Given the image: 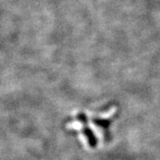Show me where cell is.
Segmentation results:
<instances>
[{"instance_id":"1","label":"cell","mask_w":160,"mask_h":160,"mask_svg":"<svg viewBox=\"0 0 160 160\" xmlns=\"http://www.w3.org/2000/svg\"><path fill=\"white\" fill-rule=\"evenodd\" d=\"M89 127L91 128V130L93 132V133H94V135L98 138V140L99 141H102L103 139V133L102 131L101 130V128L99 127V126H95L93 123H92V122H89Z\"/></svg>"},{"instance_id":"2","label":"cell","mask_w":160,"mask_h":160,"mask_svg":"<svg viewBox=\"0 0 160 160\" xmlns=\"http://www.w3.org/2000/svg\"><path fill=\"white\" fill-rule=\"evenodd\" d=\"M117 112V108L116 107H112L111 109L106 111V112H103L99 114V118H102V119H108L109 118H111L112 116H114V114Z\"/></svg>"},{"instance_id":"3","label":"cell","mask_w":160,"mask_h":160,"mask_svg":"<svg viewBox=\"0 0 160 160\" xmlns=\"http://www.w3.org/2000/svg\"><path fill=\"white\" fill-rule=\"evenodd\" d=\"M83 127H84L83 123H81L79 121H74V122L69 123L67 125V128H69V129H74V130H77V131H80Z\"/></svg>"},{"instance_id":"4","label":"cell","mask_w":160,"mask_h":160,"mask_svg":"<svg viewBox=\"0 0 160 160\" xmlns=\"http://www.w3.org/2000/svg\"><path fill=\"white\" fill-rule=\"evenodd\" d=\"M79 138L80 141L84 143L85 146H88V140H87V138H86L84 134H79Z\"/></svg>"}]
</instances>
